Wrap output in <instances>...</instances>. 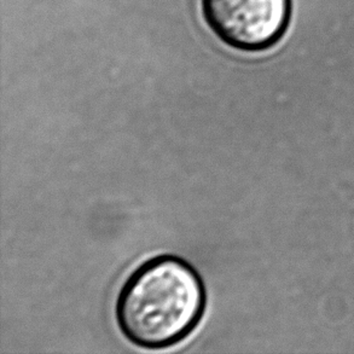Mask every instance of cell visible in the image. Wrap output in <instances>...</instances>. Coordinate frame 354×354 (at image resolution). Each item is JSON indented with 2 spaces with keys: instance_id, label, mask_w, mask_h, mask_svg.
I'll return each mask as SVG.
<instances>
[{
  "instance_id": "cell-1",
  "label": "cell",
  "mask_w": 354,
  "mask_h": 354,
  "mask_svg": "<svg viewBox=\"0 0 354 354\" xmlns=\"http://www.w3.org/2000/svg\"><path fill=\"white\" fill-rule=\"evenodd\" d=\"M206 305V287L195 266L178 255L160 254L124 279L116 297L115 321L132 345L163 350L196 329Z\"/></svg>"
},
{
  "instance_id": "cell-2",
  "label": "cell",
  "mask_w": 354,
  "mask_h": 354,
  "mask_svg": "<svg viewBox=\"0 0 354 354\" xmlns=\"http://www.w3.org/2000/svg\"><path fill=\"white\" fill-rule=\"evenodd\" d=\"M201 12L224 45L241 53H261L287 32L292 0H201Z\"/></svg>"
}]
</instances>
